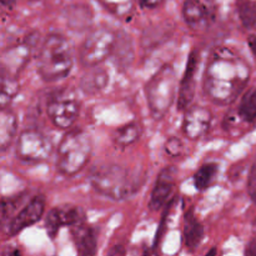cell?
I'll return each mask as SVG.
<instances>
[{
    "label": "cell",
    "instance_id": "obj_1",
    "mask_svg": "<svg viewBox=\"0 0 256 256\" xmlns=\"http://www.w3.org/2000/svg\"><path fill=\"white\" fill-rule=\"evenodd\" d=\"M249 64L229 48H219L205 69L204 89L218 105H229L238 99L250 80Z\"/></svg>",
    "mask_w": 256,
    "mask_h": 256
},
{
    "label": "cell",
    "instance_id": "obj_2",
    "mask_svg": "<svg viewBox=\"0 0 256 256\" xmlns=\"http://www.w3.org/2000/svg\"><path fill=\"white\" fill-rule=\"evenodd\" d=\"M74 64L72 44L60 34H50L42 42L38 55L36 70L46 82H59L70 74Z\"/></svg>",
    "mask_w": 256,
    "mask_h": 256
},
{
    "label": "cell",
    "instance_id": "obj_3",
    "mask_svg": "<svg viewBox=\"0 0 256 256\" xmlns=\"http://www.w3.org/2000/svg\"><path fill=\"white\" fill-rule=\"evenodd\" d=\"M92 152V138L86 132L75 129L66 132L58 148V172L65 176L79 174L90 162Z\"/></svg>",
    "mask_w": 256,
    "mask_h": 256
},
{
    "label": "cell",
    "instance_id": "obj_4",
    "mask_svg": "<svg viewBox=\"0 0 256 256\" xmlns=\"http://www.w3.org/2000/svg\"><path fill=\"white\" fill-rule=\"evenodd\" d=\"M90 184L99 194L112 200H124L139 189L129 170L120 165L110 164L96 168L90 174Z\"/></svg>",
    "mask_w": 256,
    "mask_h": 256
},
{
    "label": "cell",
    "instance_id": "obj_5",
    "mask_svg": "<svg viewBox=\"0 0 256 256\" xmlns=\"http://www.w3.org/2000/svg\"><path fill=\"white\" fill-rule=\"evenodd\" d=\"M176 72L172 65H164L145 85V98L154 119L160 120L168 114L176 98Z\"/></svg>",
    "mask_w": 256,
    "mask_h": 256
},
{
    "label": "cell",
    "instance_id": "obj_6",
    "mask_svg": "<svg viewBox=\"0 0 256 256\" xmlns=\"http://www.w3.org/2000/svg\"><path fill=\"white\" fill-rule=\"evenodd\" d=\"M116 34L108 28L100 26L92 29L82 42L78 52V60L85 68L100 65L112 56Z\"/></svg>",
    "mask_w": 256,
    "mask_h": 256
},
{
    "label": "cell",
    "instance_id": "obj_7",
    "mask_svg": "<svg viewBox=\"0 0 256 256\" xmlns=\"http://www.w3.org/2000/svg\"><path fill=\"white\" fill-rule=\"evenodd\" d=\"M52 142L36 129H26L18 138L16 155L29 162H45L52 154Z\"/></svg>",
    "mask_w": 256,
    "mask_h": 256
},
{
    "label": "cell",
    "instance_id": "obj_8",
    "mask_svg": "<svg viewBox=\"0 0 256 256\" xmlns=\"http://www.w3.org/2000/svg\"><path fill=\"white\" fill-rule=\"evenodd\" d=\"M48 116L54 126L66 130L74 125L80 112V104L72 98H54L46 106Z\"/></svg>",
    "mask_w": 256,
    "mask_h": 256
},
{
    "label": "cell",
    "instance_id": "obj_9",
    "mask_svg": "<svg viewBox=\"0 0 256 256\" xmlns=\"http://www.w3.org/2000/svg\"><path fill=\"white\" fill-rule=\"evenodd\" d=\"M45 200L42 195H36L22 206V209L15 216L9 220L6 225V236L12 238L19 234L26 228L36 224L44 215Z\"/></svg>",
    "mask_w": 256,
    "mask_h": 256
},
{
    "label": "cell",
    "instance_id": "obj_10",
    "mask_svg": "<svg viewBox=\"0 0 256 256\" xmlns=\"http://www.w3.org/2000/svg\"><path fill=\"white\" fill-rule=\"evenodd\" d=\"M216 0H185L182 16L190 28L202 29L212 24L216 15Z\"/></svg>",
    "mask_w": 256,
    "mask_h": 256
},
{
    "label": "cell",
    "instance_id": "obj_11",
    "mask_svg": "<svg viewBox=\"0 0 256 256\" xmlns=\"http://www.w3.org/2000/svg\"><path fill=\"white\" fill-rule=\"evenodd\" d=\"M84 222V214L80 208L74 205H62L50 210L45 216V229L52 239L56 236L62 226H74Z\"/></svg>",
    "mask_w": 256,
    "mask_h": 256
},
{
    "label": "cell",
    "instance_id": "obj_12",
    "mask_svg": "<svg viewBox=\"0 0 256 256\" xmlns=\"http://www.w3.org/2000/svg\"><path fill=\"white\" fill-rule=\"evenodd\" d=\"M212 122V115L208 108L192 106L186 109L182 122V132L190 140H199L208 134Z\"/></svg>",
    "mask_w": 256,
    "mask_h": 256
},
{
    "label": "cell",
    "instance_id": "obj_13",
    "mask_svg": "<svg viewBox=\"0 0 256 256\" xmlns=\"http://www.w3.org/2000/svg\"><path fill=\"white\" fill-rule=\"evenodd\" d=\"M198 70V55L196 52H192L188 59L186 69H185L184 76L179 84L178 90V108L180 110L189 109V105L192 104L195 95V88H196V75Z\"/></svg>",
    "mask_w": 256,
    "mask_h": 256
},
{
    "label": "cell",
    "instance_id": "obj_14",
    "mask_svg": "<svg viewBox=\"0 0 256 256\" xmlns=\"http://www.w3.org/2000/svg\"><path fill=\"white\" fill-rule=\"evenodd\" d=\"M175 174H176V170L174 168H165L160 172L149 200V208L152 212L162 209L165 202L169 200L174 189Z\"/></svg>",
    "mask_w": 256,
    "mask_h": 256
},
{
    "label": "cell",
    "instance_id": "obj_15",
    "mask_svg": "<svg viewBox=\"0 0 256 256\" xmlns=\"http://www.w3.org/2000/svg\"><path fill=\"white\" fill-rule=\"evenodd\" d=\"M72 242L79 255H94L96 254V234L89 225L80 222V224L70 226Z\"/></svg>",
    "mask_w": 256,
    "mask_h": 256
},
{
    "label": "cell",
    "instance_id": "obj_16",
    "mask_svg": "<svg viewBox=\"0 0 256 256\" xmlns=\"http://www.w3.org/2000/svg\"><path fill=\"white\" fill-rule=\"evenodd\" d=\"M108 82H109L108 72L104 68H100V65H96L89 68V70L82 75L79 86L85 95L94 96L106 88Z\"/></svg>",
    "mask_w": 256,
    "mask_h": 256
},
{
    "label": "cell",
    "instance_id": "obj_17",
    "mask_svg": "<svg viewBox=\"0 0 256 256\" xmlns=\"http://www.w3.org/2000/svg\"><path fill=\"white\" fill-rule=\"evenodd\" d=\"M112 56H114V62L119 69H125V68H129L132 65L135 56V52L132 40L129 34H126V32L116 34V40H115Z\"/></svg>",
    "mask_w": 256,
    "mask_h": 256
},
{
    "label": "cell",
    "instance_id": "obj_18",
    "mask_svg": "<svg viewBox=\"0 0 256 256\" xmlns=\"http://www.w3.org/2000/svg\"><path fill=\"white\" fill-rule=\"evenodd\" d=\"M204 228L202 222L195 218L192 210L186 212L184 220V242L189 252H195L202 242Z\"/></svg>",
    "mask_w": 256,
    "mask_h": 256
},
{
    "label": "cell",
    "instance_id": "obj_19",
    "mask_svg": "<svg viewBox=\"0 0 256 256\" xmlns=\"http://www.w3.org/2000/svg\"><path fill=\"white\" fill-rule=\"evenodd\" d=\"M16 134V116L8 108H2L0 114V146L2 152L8 149Z\"/></svg>",
    "mask_w": 256,
    "mask_h": 256
},
{
    "label": "cell",
    "instance_id": "obj_20",
    "mask_svg": "<svg viewBox=\"0 0 256 256\" xmlns=\"http://www.w3.org/2000/svg\"><path fill=\"white\" fill-rule=\"evenodd\" d=\"M142 135V128L138 122H128L119 128L112 135V140L118 146L126 148L136 142Z\"/></svg>",
    "mask_w": 256,
    "mask_h": 256
},
{
    "label": "cell",
    "instance_id": "obj_21",
    "mask_svg": "<svg viewBox=\"0 0 256 256\" xmlns=\"http://www.w3.org/2000/svg\"><path fill=\"white\" fill-rule=\"evenodd\" d=\"M102 8L119 19H126L134 10V0H98Z\"/></svg>",
    "mask_w": 256,
    "mask_h": 256
},
{
    "label": "cell",
    "instance_id": "obj_22",
    "mask_svg": "<svg viewBox=\"0 0 256 256\" xmlns=\"http://www.w3.org/2000/svg\"><path fill=\"white\" fill-rule=\"evenodd\" d=\"M19 92L16 76L2 70V108H8Z\"/></svg>",
    "mask_w": 256,
    "mask_h": 256
},
{
    "label": "cell",
    "instance_id": "obj_23",
    "mask_svg": "<svg viewBox=\"0 0 256 256\" xmlns=\"http://www.w3.org/2000/svg\"><path fill=\"white\" fill-rule=\"evenodd\" d=\"M219 168L216 164H205L194 175V185L198 190H206L216 178Z\"/></svg>",
    "mask_w": 256,
    "mask_h": 256
},
{
    "label": "cell",
    "instance_id": "obj_24",
    "mask_svg": "<svg viewBox=\"0 0 256 256\" xmlns=\"http://www.w3.org/2000/svg\"><path fill=\"white\" fill-rule=\"evenodd\" d=\"M236 10L242 24L248 29L256 25V2L254 0H236Z\"/></svg>",
    "mask_w": 256,
    "mask_h": 256
},
{
    "label": "cell",
    "instance_id": "obj_25",
    "mask_svg": "<svg viewBox=\"0 0 256 256\" xmlns=\"http://www.w3.org/2000/svg\"><path fill=\"white\" fill-rule=\"evenodd\" d=\"M92 22V12L84 5H76L70 9L68 15V22L72 29H84Z\"/></svg>",
    "mask_w": 256,
    "mask_h": 256
},
{
    "label": "cell",
    "instance_id": "obj_26",
    "mask_svg": "<svg viewBox=\"0 0 256 256\" xmlns=\"http://www.w3.org/2000/svg\"><path fill=\"white\" fill-rule=\"evenodd\" d=\"M239 116L248 122H252L256 120V89L250 90L242 98L239 106Z\"/></svg>",
    "mask_w": 256,
    "mask_h": 256
},
{
    "label": "cell",
    "instance_id": "obj_27",
    "mask_svg": "<svg viewBox=\"0 0 256 256\" xmlns=\"http://www.w3.org/2000/svg\"><path fill=\"white\" fill-rule=\"evenodd\" d=\"M165 152L170 156H178L180 154V152H182V142L178 138H170V139H168L166 144H165Z\"/></svg>",
    "mask_w": 256,
    "mask_h": 256
},
{
    "label": "cell",
    "instance_id": "obj_28",
    "mask_svg": "<svg viewBox=\"0 0 256 256\" xmlns=\"http://www.w3.org/2000/svg\"><path fill=\"white\" fill-rule=\"evenodd\" d=\"M248 192H249L250 199L256 204V160L250 170L249 180H248Z\"/></svg>",
    "mask_w": 256,
    "mask_h": 256
},
{
    "label": "cell",
    "instance_id": "obj_29",
    "mask_svg": "<svg viewBox=\"0 0 256 256\" xmlns=\"http://www.w3.org/2000/svg\"><path fill=\"white\" fill-rule=\"evenodd\" d=\"M140 5L145 9H155L164 2V0H139Z\"/></svg>",
    "mask_w": 256,
    "mask_h": 256
},
{
    "label": "cell",
    "instance_id": "obj_30",
    "mask_svg": "<svg viewBox=\"0 0 256 256\" xmlns=\"http://www.w3.org/2000/svg\"><path fill=\"white\" fill-rule=\"evenodd\" d=\"M246 255H256V240H252L249 245H248L246 250H245Z\"/></svg>",
    "mask_w": 256,
    "mask_h": 256
},
{
    "label": "cell",
    "instance_id": "obj_31",
    "mask_svg": "<svg viewBox=\"0 0 256 256\" xmlns=\"http://www.w3.org/2000/svg\"><path fill=\"white\" fill-rule=\"evenodd\" d=\"M110 255H120V254H125V250L122 249V246H119V245H116V246H114V249H112L109 252Z\"/></svg>",
    "mask_w": 256,
    "mask_h": 256
},
{
    "label": "cell",
    "instance_id": "obj_32",
    "mask_svg": "<svg viewBox=\"0 0 256 256\" xmlns=\"http://www.w3.org/2000/svg\"><path fill=\"white\" fill-rule=\"evenodd\" d=\"M16 2V0H2V4L4 5V6H12L14 5V2Z\"/></svg>",
    "mask_w": 256,
    "mask_h": 256
},
{
    "label": "cell",
    "instance_id": "obj_33",
    "mask_svg": "<svg viewBox=\"0 0 256 256\" xmlns=\"http://www.w3.org/2000/svg\"><path fill=\"white\" fill-rule=\"evenodd\" d=\"M250 45H252V52H254L256 54V38H252V39L250 40Z\"/></svg>",
    "mask_w": 256,
    "mask_h": 256
}]
</instances>
